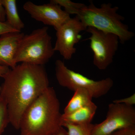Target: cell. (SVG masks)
Masks as SVG:
<instances>
[{"label": "cell", "mask_w": 135, "mask_h": 135, "mask_svg": "<svg viewBox=\"0 0 135 135\" xmlns=\"http://www.w3.org/2000/svg\"><path fill=\"white\" fill-rule=\"evenodd\" d=\"M6 13V22L12 28L21 32L25 24L20 17L16 0H2Z\"/></svg>", "instance_id": "4fadbf2b"}, {"label": "cell", "mask_w": 135, "mask_h": 135, "mask_svg": "<svg viewBox=\"0 0 135 135\" xmlns=\"http://www.w3.org/2000/svg\"><path fill=\"white\" fill-rule=\"evenodd\" d=\"M60 102L55 89L49 87L22 116L21 135H53L61 127Z\"/></svg>", "instance_id": "7a4b0ae2"}, {"label": "cell", "mask_w": 135, "mask_h": 135, "mask_svg": "<svg viewBox=\"0 0 135 135\" xmlns=\"http://www.w3.org/2000/svg\"><path fill=\"white\" fill-rule=\"evenodd\" d=\"M94 124L91 123L73 124L64 123L62 125L67 129L68 135H91Z\"/></svg>", "instance_id": "5bb4252c"}, {"label": "cell", "mask_w": 135, "mask_h": 135, "mask_svg": "<svg viewBox=\"0 0 135 135\" xmlns=\"http://www.w3.org/2000/svg\"><path fill=\"white\" fill-rule=\"evenodd\" d=\"M119 8L110 3H104L97 7L91 2L84 5L76 13L75 17L85 26L105 32L114 34L119 41L124 44L131 40L134 33L123 23L125 18L118 13Z\"/></svg>", "instance_id": "3957f363"}, {"label": "cell", "mask_w": 135, "mask_h": 135, "mask_svg": "<svg viewBox=\"0 0 135 135\" xmlns=\"http://www.w3.org/2000/svg\"><path fill=\"white\" fill-rule=\"evenodd\" d=\"M6 13L5 8L3 5L2 0H0V22H6Z\"/></svg>", "instance_id": "ffe728a7"}, {"label": "cell", "mask_w": 135, "mask_h": 135, "mask_svg": "<svg viewBox=\"0 0 135 135\" xmlns=\"http://www.w3.org/2000/svg\"><path fill=\"white\" fill-rule=\"evenodd\" d=\"M86 31L90 33V47L93 51V64L98 69L104 70L113 62L119 40L114 34L105 32L92 27Z\"/></svg>", "instance_id": "8992f818"}, {"label": "cell", "mask_w": 135, "mask_h": 135, "mask_svg": "<svg viewBox=\"0 0 135 135\" xmlns=\"http://www.w3.org/2000/svg\"><path fill=\"white\" fill-rule=\"evenodd\" d=\"M53 135H68L67 130H66L64 127H61Z\"/></svg>", "instance_id": "7402d4cb"}, {"label": "cell", "mask_w": 135, "mask_h": 135, "mask_svg": "<svg viewBox=\"0 0 135 135\" xmlns=\"http://www.w3.org/2000/svg\"><path fill=\"white\" fill-rule=\"evenodd\" d=\"M25 34L21 32L8 33L0 36V64L13 68L17 65L15 57Z\"/></svg>", "instance_id": "30bf717a"}, {"label": "cell", "mask_w": 135, "mask_h": 135, "mask_svg": "<svg viewBox=\"0 0 135 135\" xmlns=\"http://www.w3.org/2000/svg\"><path fill=\"white\" fill-rule=\"evenodd\" d=\"M55 71L60 86L74 92L79 89H86L92 93L94 98L106 95L113 86V80L110 77L98 81L91 79L69 69L60 60L56 61Z\"/></svg>", "instance_id": "5b68a950"}, {"label": "cell", "mask_w": 135, "mask_h": 135, "mask_svg": "<svg viewBox=\"0 0 135 135\" xmlns=\"http://www.w3.org/2000/svg\"><path fill=\"white\" fill-rule=\"evenodd\" d=\"M85 26L76 17L71 18L56 30V41L53 47L55 51H58L63 58L70 60L75 53V44L80 41V33L86 30Z\"/></svg>", "instance_id": "ba28073f"}, {"label": "cell", "mask_w": 135, "mask_h": 135, "mask_svg": "<svg viewBox=\"0 0 135 135\" xmlns=\"http://www.w3.org/2000/svg\"><path fill=\"white\" fill-rule=\"evenodd\" d=\"M135 126L133 106L112 103L109 104L105 119L94 125L91 135H110L116 131Z\"/></svg>", "instance_id": "52a82bcc"}, {"label": "cell", "mask_w": 135, "mask_h": 135, "mask_svg": "<svg viewBox=\"0 0 135 135\" xmlns=\"http://www.w3.org/2000/svg\"><path fill=\"white\" fill-rule=\"evenodd\" d=\"M19 32L12 28L6 22H0V36L4 34L9 32Z\"/></svg>", "instance_id": "d6986e66"}, {"label": "cell", "mask_w": 135, "mask_h": 135, "mask_svg": "<svg viewBox=\"0 0 135 135\" xmlns=\"http://www.w3.org/2000/svg\"><path fill=\"white\" fill-rule=\"evenodd\" d=\"M97 106L92 102L73 112L62 114L61 126L64 123L80 124L91 123L94 118Z\"/></svg>", "instance_id": "8fae6325"}, {"label": "cell", "mask_w": 135, "mask_h": 135, "mask_svg": "<svg viewBox=\"0 0 135 135\" xmlns=\"http://www.w3.org/2000/svg\"><path fill=\"white\" fill-rule=\"evenodd\" d=\"M23 8L32 18L47 25L53 26L56 30L71 18L70 15L59 5L52 2L37 5L32 2L27 1L24 4Z\"/></svg>", "instance_id": "9c48e42d"}, {"label": "cell", "mask_w": 135, "mask_h": 135, "mask_svg": "<svg viewBox=\"0 0 135 135\" xmlns=\"http://www.w3.org/2000/svg\"><path fill=\"white\" fill-rule=\"evenodd\" d=\"M50 2L63 7L64 10L70 15H76L77 11L84 5L83 3L74 2L70 0H51Z\"/></svg>", "instance_id": "9a60e30c"}, {"label": "cell", "mask_w": 135, "mask_h": 135, "mask_svg": "<svg viewBox=\"0 0 135 135\" xmlns=\"http://www.w3.org/2000/svg\"><path fill=\"white\" fill-rule=\"evenodd\" d=\"M48 27L35 29L23 37L15 56V62L42 65L47 62L55 53Z\"/></svg>", "instance_id": "277c9868"}, {"label": "cell", "mask_w": 135, "mask_h": 135, "mask_svg": "<svg viewBox=\"0 0 135 135\" xmlns=\"http://www.w3.org/2000/svg\"><path fill=\"white\" fill-rule=\"evenodd\" d=\"M110 135H135V126L119 129Z\"/></svg>", "instance_id": "e0dca14e"}, {"label": "cell", "mask_w": 135, "mask_h": 135, "mask_svg": "<svg viewBox=\"0 0 135 135\" xmlns=\"http://www.w3.org/2000/svg\"><path fill=\"white\" fill-rule=\"evenodd\" d=\"M10 69L8 67L0 64V77H3Z\"/></svg>", "instance_id": "44dd1931"}, {"label": "cell", "mask_w": 135, "mask_h": 135, "mask_svg": "<svg viewBox=\"0 0 135 135\" xmlns=\"http://www.w3.org/2000/svg\"><path fill=\"white\" fill-rule=\"evenodd\" d=\"M113 103L123 104L128 106H133L135 104V94L126 98L119 99H116L113 101Z\"/></svg>", "instance_id": "ac0fdd59"}, {"label": "cell", "mask_w": 135, "mask_h": 135, "mask_svg": "<svg viewBox=\"0 0 135 135\" xmlns=\"http://www.w3.org/2000/svg\"><path fill=\"white\" fill-rule=\"evenodd\" d=\"M9 123V116L7 104L0 96V135H2Z\"/></svg>", "instance_id": "2e32d148"}, {"label": "cell", "mask_w": 135, "mask_h": 135, "mask_svg": "<svg viewBox=\"0 0 135 135\" xmlns=\"http://www.w3.org/2000/svg\"><path fill=\"white\" fill-rule=\"evenodd\" d=\"M2 78L0 96L7 104L9 123L19 129L26 109L50 87L47 74L43 66L22 63L10 68Z\"/></svg>", "instance_id": "6da1fadb"}, {"label": "cell", "mask_w": 135, "mask_h": 135, "mask_svg": "<svg viewBox=\"0 0 135 135\" xmlns=\"http://www.w3.org/2000/svg\"><path fill=\"white\" fill-rule=\"evenodd\" d=\"M93 98V95L89 90L83 89L76 90L65 108L64 113H71L86 106L92 103Z\"/></svg>", "instance_id": "7c38bea8"}]
</instances>
